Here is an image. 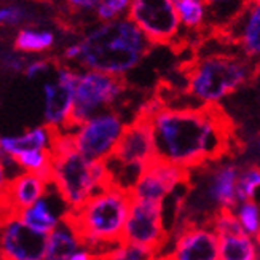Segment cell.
I'll return each instance as SVG.
<instances>
[{"instance_id": "30bf717a", "label": "cell", "mask_w": 260, "mask_h": 260, "mask_svg": "<svg viewBox=\"0 0 260 260\" xmlns=\"http://www.w3.org/2000/svg\"><path fill=\"white\" fill-rule=\"evenodd\" d=\"M80 69L58 62L53 77L43 83V123L56 133L72 126L74 93Z\"/></svg>"}, {"instance_id": "d4e9b609", "label": "cell", "mask_w": 260, "mask_h": 260, "mask_svg": "<svg viewBox=\"0 0 260 260\" xmlns=\"http://www.w3.org/2000/svg\"><path fill=\"white\" fill-rule=\"evenodd\" d=\"M51 150H32L21 153L15 158V165L18 171L21 173H32L50 177V169H51Z\"/></svg>"}, {"instance_id": "484cf974", "label": "cell", "mask_w": 260, "mask_h": 260, "mask_svg": "<svg viewBox=\"0 0 260 260\" xmlns=\"http://www.w3.org/2000/svg\"><path fill=\"white\" fill-rule=\"evenodd\" d=\"M236 219L241 223L243 230L252 236L257 246L260 243V206H257L252 200L243 201L235 209Z\"/></svg>"}, {"instance_id": "7a4b0ae2", "label": "cell", "mask_w": 260, "mask_h": 260, "mask_svg": "<svg viewBox=\"0 0 260 260\" xmlns=\"http://www.w3.org/2000/svg\"><path fill=\"white\" fill-rule=\"evenodd\" d=\"M77 42L80 54L75 67L115 77H125L153 48L128 16L110 22H96Z\"/></svg>"}, {"instance_id": "5bb4252c", "label": "cell", "mask_w": 260, "mask_h": 260, "mask_svg": "<svg viewBox=\"0 0 260 260\" xmlns=\"http://www.w3.org/2000/svg\"><path fill=\"white\" fill-rule=\"evenodd\" d=\"M188 169L169 165L163 160H155L147 165L138 180L131 187L129 193L133 200H144L153 203H165V200L173 195L180 187L190 185Z\"/></svg>"}, {"instance_id": "d6986e66", "label": "cell", "mask_w": 260, "mask_h": 260, "mask_svg": "<svg viewBox=\"0 0 260 260\" xmlns=\"http://www.w3.org/2000/svg\"><path fill=\"white\" fill-rule=\"evenodd\" d=\"M225 45L260 66V4H251L246 13L233 26Z\"/></svg>"}, {"instance_id": "44dd1931", "label": "cell", "mask_w": 260, "mask_h": 260, "mask_svg": "<svg viewBox=\"0 0 260 260\" xmlns=\"http://www.w3.org/2000/svg\"><path fill=\"white\" fill-rule=\"evenodd\" d=\"M85 244L74 223L66 219L51 233L47 235L45 260H71V257Z\"/></svg>"}, {"instance_id": "4316f807", "label": "cell", "mask_w": 260, "mask_h": 260, "mask_svg": "<svg viewBox=\"0 0 260 260\" xmlns=\"http://www.w3.org/2000/svg\"><path fill=\"white\" fill-rule=\"evenodd\" d=\"M101 258H107V260H156L158 254L150 249H147V247L121 241L110 252H107Z\"/></svg>"}, {"instance_id": "ab89813d", "label": "cell", "mask_w": 260, "mask_h": 260, "mask_svg": "<svg viewBox=\"0 0 260 260\" xmlns=\"http://www.w3.org/2000/svg\"><path fill=\"white\" fill-rule=\"evenodd\" d=\"M99 260H107V258H99Z\"/></svg>"}, {"instance_id": "e0dca14e", "label": "cell", "mask_w": 260, "mask_h": 260, "mask_svg": "<svg viewBox=\"0 0 260 260\" xmlns=\"http://www.w3.org/2000/svg\"><path fill=\"white\" fill-rule=\"evenodd\" d=\"M251 4V0H205L206 39L227 47L225 45L227 36Z\"/></svg>"}, {"instance_id": "f35d334b", "label": "cell", "mask_w": 260, "mask_h": 260, "mask_svg": "<svg viewBox=\"0 0 260 260\" xmlns=\"http://www.w3.org/2000/svg\"><path fill=\"white\" fill-rule=\"evenodd\" d=\"M252 4H260V0H251Z\"/></svg>"}, {"instance_id": "7402d4cb", "label": "cell", "mask_w": 260, "mask_h": 260, "mask_svg": "<svg viewBox=\"0 0 260 260\" xmlns=\"http://www.w3.org/2000/svg\"><path fill=\"white\" fill-rule=\"evenodd\" d=\"M56 34L50 29L26 24L15 36L13 47L22 54H43L54 48Z\"/></svg>"}, {"instance_id": "d590c367", "label": "cell", "mask_w": 260, "mask_h": 260, "mask_svg": "<svg viewBox=\"0 0 260 260\" xmlns=\"http://www.w3.org/2000/svg\"><path fill=\"white\" fill-rule=\"evenodd\" d=\"M257 206H260V187H257L255 188V191L252 193V198H251Z\"/></svg>"}, {"instance_id": "f546056e", "label": "cell", "mask_w": 260, "mask_h": 260, "mask_svg": "<svg viewBox=\"0 0 260 260\" xmlns=\"http://www.w3.org/2000/svg\"><path fill=\"white\" fill-rule=\"evenodd\" d=\"M29 19V13L21 5H5L0 7V27L4 26H19Z\"/></svg>"}, {"instance_id": "d6a6232c", "label": "cell", "mask_w": 260, "mask_h": 260, "mask_svg": "<svg viewBox=\"0 0 260 260\" xmlns=\"http://www.w3.org/2000/svg\"><path fill=\"white\" fill-rule=\"evenodd\" d=\"M10 179H11V173H10V169L7 168L5 161H4V158L0 156V197L4 195V191L10 182Z\"/></svg>"}, {"instance_id": "4fadbf2b", "label": "cell", "mask_w": 260, "mask_h": 260, "mask_svg": "<svg viewBox=\"0 0 260 260\" xmlns=\"http://www.w3.org/2000/svg\"><path fill=\"white\" fill-rule=\"evenodd\" d=\"M47 235H43L15 212L0 219V260H45Z\"/></svg>"}, {"instance_id": "836d02e7", "label": "cell", "mask_w": 260, "mask_h": 260, "mask_svg": "<svg viewBox=\"0 0 260 260\" xmlns=\"http://www.w3.org/2000/svg\"><path fill=\"white\" fill-rule=\"evenodd\" d=\"M71 260H99V255L96 252H93L89 247L83 246L82 249H78L72 257Z\"/></svg>"}, {"instance_id": "8d00e7d4", "label": "cell", "mask_w": 260, "mask_h": 260, "mask_svg": "<svg viewBox=\"0 0 260 260\" xmlns=\"http://www.w3.org/2000/svg\"><path fill=\"white\" fill-rule=\"evenodd\" d=\"M255 147H257L258 152H260V133L255 134Z\"/></svg>"}, {"instance_id": "cb8c5ba5", "label": "cell", "mask_w": 260, "mask_h": 260, "mask_svg": "<svg viewBox=\"0 0 260 260\" xmlns=\"http://www.w3.org/2000/svg\"><path fill=\"white\" fill-rule=\"evenodd\" d=\"M184 30L206 39V5L201 0H174Z\"/></svg>"}, {"instance_id": "2e32d148", "label": "cell", "mask_w": 260, "mask_h": 260, "mask_svg": "<svg viewBox=\"0 0 260 260\" xmlns=\"http://www.w3.org/2000/svg\"><path fill=\"white\" fill-rule=\"evenodd\" d=\"M241 166L232 160L214 163L208 174L206 195L211 203L216 205V209L227 208L235 211L238 208V176Z\"/></svg>"}, {"instance_id": "ba28073f", "label": "cell", "mask_w": 260, "mask_h": 260, "mask_svg": "<svg viewBox=\"0 0 260 260\" xmlns=\"http://www.w3.org/2000/svg\"><path fill=\"white\" fill-rule=\"evenodd\" d=\"M126 93L128 85L123 77L80 69L74 93L72 126L106 110L117 109Z\"/></svg>"}, {"instance_id": "6da1fadb", "label": "cell", "mask_w": 260, "mask_h": 260, "mask_svg": "<svg viewBox=\"0 0 260 260\" xmlns=\"http://www.w3.org/2000/svg\"><path fill=\"white\" fill-rule=\"evenodd\" d=\"M150 125L158 160L188 171L219 163L243 147L235 121L220 104L165 106Z\"/></svg>"}, {"instance_id": "603a6c76", "label": "cell", "mask_w": 260, "mask_h": 260, "mask_svg": "<svg viewBox=\"0 0 260 260\" xmlns=\"http://www.w3.org/2000/svg\"><path fill=\"white\" fill-rule=\"evenodd\" d=\"M220 260H257L258 246L247 233H233L219 236Z\"/></svg>"}, {"instance_id": "b9f144b4", "label": "cell", "mask_w": 260, "mask_h": 260, "mask_svg": "<svg viewBox=\"0 0 260 260\" xmlns=\"http://www.w3.org/2000/svg\"><path fill=\"white\" fill-rule=\"evenodd\" d=\"M257 260H260V258H257Z\"/></svg>"}, {"instance_id": "74e56055", "label": "cell", "mask_w": 260, "mask_h": 260, "mask_svg": "<svg viewBox=\"0 0 260 260\" xmlns=\"http://www.w3.org/2000/svg\"><path fill=\"white\" fill-rule=\"evenodd\" d=\"M5 214H7V212L4 211V208H2V205H0V219H2V217L5 216Z\"/></svg>"}, {"instance_id": "52a82bcc", "label": "cell", "mask_w": 260, "mask_h": 260, "mask_svg": "<svg viewBox=\"0 0 260 260\" xmlns=\"http://www.w3.org/2000/svg\"><path fill=\"white\" fill-rule=\"evenodd\" d=\"M156 158L150 120L134 115L128 123L118 145L107 161L112 182L131 190L142 169Z\"/></svg>"}, {"instance_id": "3957f363", "label": "cell", "mask_w": 260, "mask_h": 260, "mask_svg": "<svg viewBox=\"0 0 260 260\" xmlns=\"http://www.w3.org/2000/svg\"><path fill=\"white\" fill-rule=\"evenodd\" d=\"M180 88L198 104H219L222 99L252 83L260 75V66L236 51H195L179 64Z\"/></svg>"}, {"instance_id": "4dcf8cb0", "label": "cell", "mask_w": 260, "mask_h": 260, "mask_svg": "<svg viewBox=\"0 0 260 260\" xmlns=\"http://www.w3.org/2000/svg\"><path fill=\"white\" fill-rule=\"evenodd\" d=\"M103 0H64L62 8L67 11V15L77 18L91 13L94 16V10Z\"/></svg>"}, {"instance_id": "f1b7e54d", "label": "cell", "mask_w": 260, "mask_h": 260, "mask_svg": "<svg viewBox=\"0 0 260 260\" xmlns=\"http://www.w3.org/2000/svg\"><path fill=\"white\" fill-rule=\"evenodd\" d=\"M131 0H103L94 10L96 22H110L128 15Z\"/></svg>"}, {"instance_id": "5b68a950", "label": "cell", "mask_w": 260, "mask_h": 260, "mask_svg": "<svg viewBox=\"0 0 260 260\" xmlns=\"http://www.w3.org/2000/svg\"><path fill=\"white\" fill-rule=\"evenodd\" d=\"M50 184L71 211L78 209L112 182L107 161H94L78 152L69 131L56 133L51 150Z\"/></svg>"}, {"instance_id": "1f68e13d", "label": "cell", "mask_w": 260, "mask_h": 260, "mask_svg": "<svg viewBox=\"0 0 260 260\" xmlns=\"http://www.w3.org/2000/svg\"><path fill=\"white\" fill-rule=\"evenodd\" d=\"M56 69V64L51 62V59H34L29 61L26 69H24V75L29 78V80H37V78H43L51 74V71Z\"/></svg>"}, {"instance_id": "ffe728a7", "label": "cell", "mask_w": 260, "mask_h": 260, "mask_svg": "<svg viewBox=\"0 0 260 260\" xmlns=\"http://www.w3.org/2000/svg\"><path fill=\"white\" fill-rule=\"evenodd\" d=\"M56 131L43 125L32 126L18 134H0V156L13 160L32 150H53Z\"/></svg>"}, {"instance_id": "8fae6325", "label": "cell", "mask_w": 260, "mask_h": 260, "mask_svg": "<svg viewBox=\"0 0 260 260\" xmlns=\"http://www.w3.org/2000/svg\"><path fill=\"white\" fill-rule=\"evenodd\" d=\"M163 214V203L133 200L121 241L147 247L160 257L171 236Z\"/></svg>"}, {"instance_id": "8992f818", "label": "cell", "mask_w": 260, "mask_h": 260, "mask_svg": "<svg viewBox=\"0 0 260 260\" xmlns=\"http://www.w3.org/2000/svg\"><path fill=\"white\" fill-rule=\"evenodd\" d=\"M153 47H171L176 53L193 51L197 39L182 32L174 0H131L126 15Z\"/></svg>"}, {"instance_id": "ac0fdd59", "label": "cell", "mask_w": 260, "mask_h": 260, "mask_svg": "<svg viewBox=\"0 0 260 260\" xmlns=\"http://www.w3.org/2000/svg\"><path fill=\"white\" fill-rule=\"evenodd\" d=\"M18 216L34 230H37L43 235H48L67 219L69 208L66 206L62 198L51 187L47 195L36 201L34 205L21 209L18 212Z\"/></svg>"}, {"instance_id": "7c38bea8", "label": "cell", "mask_w": 260, "mask_h": 260, "mask_svg": "<svg viewBox=\"0 0 260 260\" xmlns=\"http://www.w3.org/2000/svg\"><path fill=\"white\" fill-rule=\"evenodd\" d=\"M156 260H220L219 236L208 222L180 217L176 223L174 246Z\"/></svg>"}, {"instance_id": "277c9868", "label": "cell", "mask_w": 260, "mask_h": 260, "mask_svg": "<svg viewBox=\"0 0 260 260\" xmlns=\"http://www.w3.org/2000/svg\"><path fill=\"white\" fill-rule=\"evenodd\" d=\"M131 203L129 190L110 184L71 211L67 219L74 223L83 244L101 258L121 243Z\"/></svg>"}, {"instance_id": "9a60e30c", "label": "cell", "mask_w": 260, "mask_h": 260, "mask_svg": "<svg viewBox=\"0 0 260 260\" xmlns=\"http://www.w3.org/2000/svg\"><path fill=\"white\" fill-rule=\"evenodd\" d=\"M50 177L21 171L10 179L4 195L0 197V205L7 214H18L21 209L43 198L50 191Z\"/></svg>"}, {"instance_id": "9c48e42d", "label": "cell", "mask_w": 260, "mask_h": 260, "mask_svg": "<svg viewBox=\"0 0 260 260\" xmlns=\"http://www.w3.org/2000/svg\"><path fill=\"white\" fill-rule=\"evenodd\" d=\"M128 123L118 109L106 110L67 129L74 147L94 161H109Z\"/></svg>"}, {"instance_id": "e575fe53", "label": "cell", "mask_w": 260, "mask_h": 260, "mask_svg": "<svg viewBox=\"0 0 260 260\" xmlns=\"http://www.w3.org/2000/svg\"><path fill=\"white\" fill-rule=\"evenodd\" d=\"M36 2H40V4H48V5H61L64 4V0H36Z\"/></svg>"}, {"instance_id": "60d3db41", "label": "cell", "mask_w": 260, "mask_h": 260, "mask_svg": "<svg viewBox=\"0 0 260 260\" xmlns=\"http://www.w3.org/2000/svg\"><path fill=\"white\" fill-rule=\"evenodd\" d=\"M201 2H205V0H201Z\"/></svg>"}, {"instance_id": "83f0119b", "label": "cell", "mask_w": 260, "mask_h": 260, "mask_svg": "<svg viewBox=\"0 0 260 260\" xmlns=\"http://www.w3.org/2000/svg\"><path fill=\"white\" fill-rule=\"evenodd\" d=\"M260 187V166L255 163L246 165L241 168L238 176V201H247L252 198L255 188Z\"/></svg>"}]
</instances>
